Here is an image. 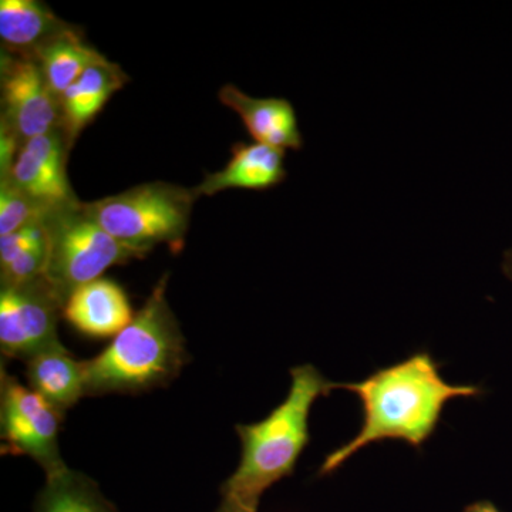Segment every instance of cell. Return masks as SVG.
I'll return each mask as SVG.
<instances>
[{
    "mask_svg": "<svg viewBox=\"0 0 512 512\" xmlns=\"http://www.w3.org/2000/svg\"><path fill=\"white\" fill-rule=\"evenodd\" d=\"M64 414L29 386L0 370V439L3 454L32 458L46 477L66 468L59 431Z\"/></svg>",
    "mask_w": 512,
    "mask_h": 512,
    "instance_id": "6",
    "label": "cell"
},
{
    "mask_svg": "<svg viewBox=\"0 0 512 512\" xmlns=\"http://www.w3.org/2000/svg\"><path fill=\"white\" fill-rule=\"evenodd\" d=\"M46 215L45 210L19 190L8 175H0V237L42 222Z\"/></svg>",
    "mask_w": 512,
    "mask_h": 512,
    "instance_id": "18",
    "label": "cell"
},
{
    "mask_svg": "<svg viewBox=\"0 0 512 512\" xmlns=\"http://www.w3.org/2000/svg\"><path fill=\"white\" fill-rule=\"evenodd\" d=\"M26 379L33 392L63 414L86 396L84 360H77L63 343L29 359Z\"/></svg>",
    "mask_w": 512,
    "mask_h": 512,
    "instance_id": "14",
    "label": "cell"
},
{
    "mask_svg": "<svg viewBox=\"0 0 512 512\" xmlns=\"http://www.w3.org/2000/svg\"><path fill=\"white\" fill-rule=\"evenodd\" d=\"M128 82L119 64L104 59L93 64L59 97L62 130L74 144L84 128L89 126L114 93Z\"/></svg>",
    "mask_w": 512,
    "mask_h": 512,
    "instance_id": "13",
    "label": "cell"
},
{
    "mask_svg": "<svg viewBox=\"0 0 512 512\" xmlns=\"http://www.w3.org/2000/svg\"><path fill=\"white\" fill-rule=\"evenodd\" d=\"M35 512H120L86 474L66 467L46 483L36 498Z\"/></svg>",
    "mask_w": 512,
    "mask_h": 512,
    "instance_id": "17",
    "label": "cell"
},
{
    "mask_svg": "<svg viewBox=\"0 0 512 512\" xmlns=\"http://www.w3.org/2000/svg\"><path fill=\"white\" fill-rule=\"evenodd\" d=\"M338 389L359 397L363 424L356 437L325 458L319 476H329L357 451L380 441L400 440L420 450L436 433L450 400L473 399L484 393L481 386L446 382L439 362L427 350L376 370L360 382L338 383Z\"/></svg>",
    "mask_w": 512,
    "mask_h": 512,
    "instance_id": "1",
    "label": "cell"
},
{
    "mask_svg": "<svg viewBox=\"0 0 512 512\" xmlns=\"http://www.w3.org/2000/svg\"><path fill=\"white\" fill-rule=\"evenodd\" d=\"M0 94V127L10 131L22 146L32 138L62 128L59 99L47 86L32 56L2 50Z\"/></svg>",
    "mask_w": 512,
    "mask_h": 512,
    "instance_id": "8",
    "label": "cell"
},
{
    "mask_svg": "<svg viewBox=\"0 0 512 512\" xmlns=\"http://www.w3.org/2000/svg\"><path fill=\"white\" fill-rule=\"evenodd\" d=\"M338 389L315 366L293 367L288 396L264 420L235 427L241 440L237 470L222 484L224 500L258 511L262 495L272 485L292 476L299 457L311 440L309 416L319 397Z\"/></svg>",
    "mask_w": 512,
    "mask_h": 512,
    "instance_id": "2",
    "label": "cell"
},
{
    "mask_svg": "<svg viewBox=\"0 0 512 512\" xmlns=\"http://www.w3.org/2000/svg\"><path fill=\"white\" fill-rule=\"evenodd\" d=\"M43 225L47 238L45 278L63 302L74 289L101 278L111 266L147 255L111 237L93 220L82 201L50 212Z\"/></svg>",
    "mask_w": 512,
    "mask_h": 512,
    "instance_id": "5",
    "label": "cell"
},
{
    "mask_svg": "<svg viewBox=\"0 0 512 512\" xmlns=\"http://www.w3.org/2000/svg\"><path fill=\"white\" fill-rule=\"evenodd\" d=\"M195 200L194 188L157 181L84 202V207L121 244L144 254L164 244L177 254L184 247Z\"/></svg>",
    "mask_w": 512,
    "mask_h": 512,
    "instance_id": "4",
    "label": "cell"
},
{
    "mask_svg": "<svg viewBox=\"0 0 512 512\" xmlns=\"http://www.w3.org/2000/svg\"><path fill=\"white\" fill-rule=\"evenodd\" d=\"M215 512H258V511L248 510V508L242 507V505L234 503V501L224 500V498H222L221 505H220V507H218V510Z\"/></svg>",
    "mask_w": 512,
    "mask_h": 512,
    "instance_id": "22",
    "label": "cell"
},
{
    "mask_svg": "<svg viewBox=\"0 0 512 512\" xmlns=\"http://www.w3.org/2000/svg\"><path fill=\"white\" fill-rule=\"evenodd\" d=\"M285 151L262 143H238L232 147L227 165L217 173L208 174L195 194L211 197L227 190L266 191L284 183Z\"/></svg>",
    "mask_w": 512,
    "mask_h": 512,
    "instance_id": "12",
    "label": "cell"
},
{
    "mask_svg": "<svg viewBox=\"0 0 512 512\" xmlns=\"http://www.w3.org/2000/svg\"><path fill=\"white\" fill-rule=\"evenodd\" d=\"M46 241V229L43 221L0 237V266L10 264L19 255L46 244Z\"/></svg>",
    "mask_w": 512,
    "mask_h": 512,
    "instance_id": "20",
    "label": "cell"
},
{
    "mask_svg": "<svg viewBox=\"0 0 512 512\" xmlns=\"http://www.w3.org/2000/svg\"><path fill=\"white\" fill-rule=\"evenodd\" d=\"M39 64L49 89L57 99L89 67L106 59L84 40L74 26L57 33L30 55Z\"/></svg>",
    "mask_w": 512,
    "mask_h": 512,
    "instance_id": "16",
    "label": "cell"
},
{
    "mask_svg": "<svg viewBox=\"0 0 512 512\" xmlns=\"http://www.w3.org/2000/svg\"><path fill=\"white\" fill-rule=\"evenodd\" d=\"M167 284L165 275L130 325L103 352L84 360L86 396L147 392L180 375L188 352L183 330L167 301Z\"/></svg>",
    "mask_w": 512,
    "mask_h": 512,
    "instance_id": "3",
    "label": "cell"
},
{
    "mask_svg": "<svg viewBox=\"0 0 512 512\" xmlns=\"http://www.w3.org/2000/svg\"><path fill=\"white\" fill-rule=\"evenodd\" d=\"M503 272L512 281V247L504 254Z\"/></svg>",
    "mask_w": 512,
    "mask_h": 512,
    "instance_id": "23",
    "label": "cell"
},
{
    "mask_svg": "<svg viewBox=\"0 0 512 512\" xmlns=\"http://www.w3.org/2000/svg\"><path fill=\"white\" fill-rule=\"evenodd\" d=\"M463 512H501L491 501L483 500L477 501V503H473L467 505L466 510Z\"/></svg>",
    "mask_w": 512,
    "mask_h": 512,
    "instance_id": "21",
    "label": "cell"
},
{
    "mask_svg": "<svg viewBox=\"0 0 512 512\" xmlns=\"http://www.w3.org/2000/svg\"><path fill=\"white\" fill-rule=\"evenodd\" d=\"M46 3L39 0L0 2V39L6 52L32 55L43 43L69 28Z\"/></svg>",
    "mask_w": 512,
    "mask_h": 512,
    "instance_id": "15",
    "label": "cell"
},
{
    "mask_svg": "<svg viewBox=\"0 0 512 512\" xmlns=\"http://www.w3.org/2000/svg\"><path fill=\"white\" fill-rule=\"evenodd\" d=\"M47 265V241L19 255L10 264L0 266L2 286L25 285L45 276Z\"/></svg>",
    "mask_w": 512,
    "mask_h": 512,
    "instance_id": "19",
    "label": "cell"
},
{
    "mask_svg": "<svg viewBox=\"0 0 512 512\" xmlns=\"http://www.w3.org/2000/svg\"><path fill=\"white\" fill-rule=\"evenodd\" d=\"M63 299L43 278L0 289V350L9 359H29L60 345L57 325Z\"/></svg>",
    "mask_w": 512,
    "mask_h": 512,
    "instance_id": "7",
    "label": "cell"
},
{
    "mask_svg": "<svg viewBox=\"0 0 512 512\" xmlns=\"http://www.w3.org/2000/svg\"><path fill=\"white\" fill-rule=\"evenodd\" d=\"M72 147L62 128L32 138L20 148L6 174L47 215L80 202L67 178V156Z\"/></svg>",
    "mask_w": 512,
    "mask_h": 512,
    "instance_id": "9",
    "label": "cell"
},
{
    "mask_svg": "<svg viewBox=\"0 0 512 512\" xmlns=\"http://www.w3.org/2000/svg\"><path fill=\"white\" fill-rule=\"evenodd\" d=\"M218 97L224 106L241 117L242 123L256 143L284 151L302 150L301 128L291 101L279 97L258 99L241 92L232 84L221 87Z\"/></svg>",
    "mask_w": 512,
    "mask_h": 512,
    "instance_id": "11",
    "label": "cell"
},
{
    "mask_svg": "<svg viewBox=\"0 0 512 512\" xmlns=\"http://www.w3.org/2000/svg\"><path fill=\"white\" fill-rule=\"evenodd\" d=\"M63 316L82 335L109 339L116 338L136 315L126 291L113 279L101 276L70 293Z\"/></svg>",
    "mask_w": 512,
    "mask_h": 512,
    "instance_id": "10",
    "label": "cell"
}]
</instances>
